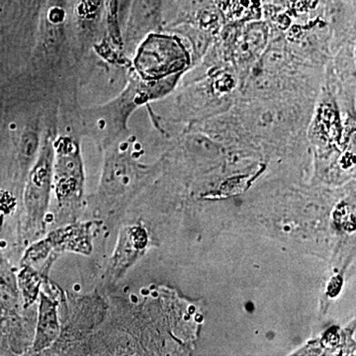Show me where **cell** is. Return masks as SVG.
Segmentation results:
<instances>
[{"label": "cell", "instance_id": "cell-4", "mask_svg": "<svg viewBox=\"0 0 356 356\" xmlns=\"http://www.w3.org/2000/svg\"><path fill=\"white\" fill-rule=\"evenodd\" d=\"M92 224L72 225L67 228L57 229L48 238L40 243H34L25 255L28 264H39L44 261L51 252H81L88 254L91 250V229Z\"/></svg>", "mask_w": 356, "mask_h": 356}, {"label": "cell", "instance_id": "cell-6", "mask_svg": "<svg viewBox=\"0 0 356 356\" xmlns=\"http://www.w3.org/2000/svg\"><path fill=\"white\" fill-rule=\"evenodd\" d=\"M37 136L35 134H27L23 137L22 151L26 156H32L37 149Z\"/></svg>", "mask_w": 356, "mask_h": 356}, {"label": "cell", "instance_id": "cell-1", "mask_svg": "<svg viewBox=\"0 0 356 356\" xmlns=\"http://www.w3.org/2000/svg\"><path fill=\"white\" fill-rule=\"evenodd\" d=\"M188 62V53L179 40L168 35L153 34L140 44L135 65L143 79L159 81L184 70Z\"/></svg>", "mask_w": 356, "mask_h": 356}, {"label": "cell", "instance_id": "cell-3", "mask_svg": "<svg viewBox=\"0 0 356 356\" xmlns=\"http://www.w3.org/2000/svg\"><path fill=\"white\" fill-rule=\"evenodd\" d=\"M54 146L46 140L38 161L30 175L25 193V205L32 228L43 224L53 184Z\"/></svg>", "mask_w": 356, "mask_h": 356}, {"label": "cell", "instance_id": "cell-2", "mask_svg": "<svg viewBox=\"0 0 356 356\" xmlns=\"http://www.w3.org/2000/svg\"><path fill=\"white\" fill-rule=\"evenodd\" d=\"M53 184L58 206L74 209L83 192V170L79 147L74 140L63 138L54 146Z\"/></svg>", "mask_w": 356, "mask_h": 356}, {"label": "cell", "instance_id": "cell-5", "mask_svg": "<svg viewBox=\"0 0 356 356\" xmlns=\"http://www.w3.org/2000/svg\"><path fill=\"white\" fill-rule=\"evenodd\" d=\"M60 334L58 305L46 293H41L38 324L34 341V350H47L55 343Z\"/></svg>", "mask_w": 356, "mask_h": 356}]
</instances>
